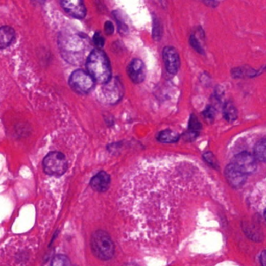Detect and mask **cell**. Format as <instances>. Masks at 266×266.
I'll use <instances>...</instances> for the list:
<instances>
[{
    "mask_svg": "<svg viewBox=\"0 0 266 266\" xmlns=\"http://www.w3.org/2000/svg\"><path fill=\"white\" fill-rule=\"evenodd\" d=\"M182 164L168 159H144L126 174L118 205L133 237L157 241L170 233Z\"/></svg>",
    "mask_w": 266,
    "mask_h": 266,
    "instance_id": "1",
    "label": "cell"
},
{
    "mask_svg": "<svg viewBox=\"0 0 266 266\" xmlns=\"http://www.w3.org/2000/svg\"><path fill=\"white\" fill-rule=\"evenodd\" d=\"M86 68L88 73L95 81L103 85L109 82L113 78L110 62L107 55L100 49L92 50L88 55Z\"/></svg>",
    "mask_w": 266,
    "mask_h": 266,
    "instance_id": "2",
    "label": "cell"
},
{
    "mask_svg": "<svg viewBox=\"0 0 266 266\" xmlns=\"http://www.w3.org/2000/svg\"><path fill=\"white\" fill-rule=\"evenodd\" d=\"M91 246L94 255L103 261L110 260L114 255L115 245L113 240L103 230H97L93 233L91 239Z\"/></svg>",
    "mask_w": 266,
    "mask_h": 266,
    "instance_id": "3",
    "label": "cell"
},
{
    "mask_svg": "<svg viewBox=\"0 0 266 266\" xmlns=\"http://www.w3.org/2000/svg\"><path fill=\"white\" fill-rule=\"evenodd\" d=\"M67 168V159L62 152H50L44 159L43 170L48 175L60 177L66 172Z\"/></svg>",
    "mask_w": 266,
    "mask_h": 266,
    "instance_id": "4",
    "label": "cell"
},
{
    "mask_svg": "<svg viewBox=\"0 0 266 266\" xmlns=\"http://www.w3.org/2000/svg\"><path fill=\"white\" fill-rule=\"evenodd\" d=\"M69 86L79 94H88L94 89L95 80L88 72L77 69L72 73L69 79Z\"/></svg>",
    "mask_w": 266,
    "mask_h": 266,
    "instance_id": "5",
    "label": "cell"
},
{
    "mask_svg": "<svg viewBox=\"0 0 266 266\" xmlns=\"http://www.w3.org/2000/svg\"><path fill=\"white\" fill-rule=\"evenodd\" d=\"M101 100L109 105H114L120 101L124 94V88L120 80L113 78L102 88Z\"/></svg>",
    "mask_w": 266,
    "mask_h": 266,
    "instance_id": "6",
    "label": "cell"
},
{
    "mask_svg": "<svg viewBox=\"0 0 266 266\" xmlns=\"http://www.w3.org/2000/svg\"><path fill=\"white\" fill-rule=\"evenodd\" d=\"M257 159L249 152H243L238 154L233 159V163L244 174H253L257 169Z\"/></svg>",
    "mask_w": 266,
    "mask_h": 266,
    "instance_id": "7",
    "label": "cell"
},
{
    "mask_svg": "<svg viewBox=\"0 0 266 266\" xmlns=\"http://www.w3.org/2000/svg\"><path fill=\"white\" fill-rule=\"evenodd\" d=\"M162 57L167 72L171 75H176L180 66V57L177 50L174 47H165L162 52Z\"/></svg>",
    "mask_w": 266,
    "mask_h": 266,
    "instance_id": "8",
    "label": "cell"
},
{
    "mask_svg": "<svg viewBox=\"0 0 266 266\" xmlns=\"http://www.w3.org/2000/svg\"><path fill=\"white\" fill-rule=\"evenodd\" d=\"M225 177L229 184L234 188H240L245 184L247 180V175L233 163L226 167Z\"/></svg>",
    "mask_w": 266,
    "mask_h": 266,
    "instance_id": "9",
    "label": "cell"
},
{
    "mask_svg": "<svg viewBox=\"0 0 266 266\" xmlns=\"http://www.w3.org/2000/svg\"><path fill=\"white\" fill-rule=\"evenodd\" d=\"M61 6L68 14L75 18L83 19L86 16V7L82 1L65 0V1H62Z\"/></svg>",
    "mask_w": 266,
    "mask_h": 266,
    "instance_id": "10",
    "label": "cell"
},
{
    "mask_svg": "<svg viewBox=\"0 0 266 266\" xmlns=\"http://www.w3.org/2000/svg\"><path fill=\"white\" fill-rule=\"evenodd\" d=\"M128 74L131 81L135 84H140L146 79V67L142 60L134 59L128 66Z\"/></svg>",
    "mask_w": 266,
    "mask_h": 266,
    "instance_id": "11",
    "label": "cell"
},
{
    "mask_svg": "<svg viewBox=\"0 0 266 266\" xmlns=\"http://www.w3.org/2000/svg\"><path fill=\"white\" fill-rule=\"evenodd\" d=\"M85 44L81 35H75L69 37L66 41L62 40V50L66 52V55H81V51L85 49Z\"/></svg>",
    "mask_w": 266,
    "mask_h": 266,
    "instance_id": "12",
    "label": "cell"
},
{
    "mask_svg": "<svg viewBox=\"0 0 266 266\" xmlns=\"http://www.w3.org/2000/svg\"><path fill=\"white\" fill-rule=\"evenodd\" d=\"M110 184V176L105 171L98 173L91 180V187L98 192L106 191L109 189Z\"/></svg>",
    "mask_w": 266,
    "mask_h": 266,
    "instance_id": "13",
    "label": "cell"
},
{
    "mask_svg": "<svg viewBox=\"0 0 266 266\" xmlns=\"http://www.w3.org/2000/svg\"><path fill=\"white\" fill-rule=\"evenodd\" d=\"M15 38V32L9 26H2L0 29V47L2 50L8 47Z\"/></svg>",
    "mask_w": 266,
    "mask_h": 266,
    "instance_id": "14",
    "label": "cell"
},
{
    "mask_svg": "<svg viewBox=\"0 0 266 266\" xmlns=\"http://www.w3.org/2000/svg\"><path fill=\"white\" fill-rule=\"evenodd\" d=\"M157 139L160 142L171 144V143L177 142L180 139V135L171 130H165L158 134Z\"/></svg>",
    "mask_w": 266,
    "mask_h": 266,
    "instance_id": "15",
    "label": "cell"
},
{
    "mask_svg": "<svg viewBox=\"0 0 266 266\" xmlns=\"http://www.w3.org/2000/svg\"><path fill=\"white\" fill-rule=\"evenodd\" d=\"M223 116L229 122H233L237 119L238 112L231 102H227L223 107Z\"/></svg>",
    "mask_w": 266,
    "mask_h": 266,
    "instance_id": "16",
    "label": "cell"
},
{
    "mask_svg": "<svg viewBox=\"0 0 266 266\" xmlns=\"http://www.w3.org/2000/svg\"><path fill=\"white\" fill-rule=\"evenodd\" d=\"M254 156L257 160L266 162V139L261 140L255 144Z\"/></svg>",
    "mask_w": 266,
    "mask_h": 266,
    "instance_id": "17",
    "label": "cell"
},
{
    "mask_svg": "<svg viewBox=\"0 0 266 266\" xmlns=\"http://www.w3.org/2000/svg\"><path fill=\"white\" fill-rule=\"evenodd\" d=\"M202 129V124L199 122V119L195 117V115H191L189 121V131L188 132L199 135V131Z\"/></svg>",
    "mask_w": 266,
    "mask_h": 266,
    "instance_id": "18",
    "label": "cell"
},
{
    "mask_svg": "<svg viewBox=\"0 0 266 266\" xmlns=\"http://www.w3.org/2000/svg\"><path fill=\"white\" fill-rule=\"evenodd\" d=\"M50 266H69V258L63 255H56Z\"/></svg>",
    "mask_w": 266,
    "mask_h": 266,
    "instance_id": "19",
    "label": "cell"
},
{
    "mask_svg": "<svg viewBox=\"0 0 266 266\" xmlns=\"http://www.w3.org/2000/svg\"><path fill=\"white\" fill-rule=\"evenodd\" d=\"M204 159L208 162L209 165H212L214 168L218 167V162H217L215 156H214L212 152H206L203 155Z\"/></svg>",
    "mask_w": 266,
    "mask_h": 266,
    "instance_id": "20",
    "label": "cell"
},
{
    "mask_svg": "<svg viewBox=\"0 0 266 266\" xmlns=\"http://www.w3.org/2000/svg\"><path fill=\"white\" fill-rule=\"evenodd\" d=\"M190 44L198 53H200V54H204L203 49L201 46L199 41H198L197 38H195L194 35H192L190 37Z\"/></svg>",
    "mask_w": 266,
    "mask_h": 266,
    "instance_id": "21",
    "label": "cell"
},
{
    "mask_svg": "<svg viewBox=\"0 0 266 266\" xmlns=\"http://www.w3.org/2000/svg\"><path fill=\"white\" fill-rule=\"evenodd\" d=\"M202 114L204 115L205 118L207 119H209V120H213L214 118H215V110L212 106H209L205 109V110L204 111Z\"/></svg>",
    "mask_w": 266,
    "mask_h": 266,
    "instance_id": "22",
    "label": "cell"
},
{
    "mask_svg": "<svg viewBox=\"0 0 266 266\" xmlns=\"http://www.w3.org/2000/svg\"><path fill=\"white\" fill-rule=\"evenodd\" d=\"M93 41H94V45L99 47V48L100 49L104 46V38H103L101 34L99 33V32H96V33L94 34V36H93Z\"/></svg>",
    "mask_w": 266,
    "mask_h": 266,
    "instance_id": "23",
    "label": "cell"
},
{
    "mask_svg": "<svg viewBox=\"0 0 266 266\" xmlns=\"http://www.w3.org/2000/svg\"><path fill=\"white\" fill-rule=\"evenodd\" d=\"M155 29H154V38L155 39L159 40L160 39L161 35H162V32H161L160 25L158 23L157 20L155 22Z\"/></svg>",
    "mask_w": 266,
    "mask_h": 266,
    "instance_id": "24",
    "label": "cell"
},
{
    "mask_svg": "<svg viewBox=\"0 0 266 266\" xmlns=\"http://www.w3.org/2000/svg\"><path fill=\"white\" fill-rule=\"evenodd\" d=\"M104 29L108 35H113L114 32V26L111 21H106L105 23Z\"/></svg>",
    "mask_w": 266,
    "mask_h": 266,
    "instance_id": "25",
    "label": "cell"
},
{
    "mask_svg": "<svg viewBox=\"0 0 266 266\" xmlns=\"http://www.w3.org/2000/svg\"><path fill=\"white\" fill-rule=\"evenodd\" d=\"M260 262H261V266H266V250L263 251L260 255Z\"/></svg>",
    "mask_w": 266,
    "mask_h": 266,
    "instance_id": "26",
    "label": "cell"
},
{
    "mask_svg": "<svg viewBox=\"0 0 266 266\" xmlns=\"http://www.w3.org/2000/svg\"><path fill=\"white\" fill-rule=\"evenodd\" d=\"M205 4H208V5H209V7H211L210 5H212V4H213L214 7H216L217 5L219 4V2H212V1H210V2H205Z\"/></svg>",
    "mask_w": 266,
    "mask_h": 266,
    "instance_id": "27",
    "label": "cell"
},
{
    "mask_svg": "<svg viewBox=\"0 0 266 266\" xmlns=\"http://www.w3.org/2000/svg\"><path fill=\"white\" fill-rule=\"evenodd\" d=\"M264 219H265V220H266V209L264 210Z\"/></svg>",
    "mask_w": 266,
    "mask_h": 266,
    "instance_id": "28",
    "label": "cell"
},
{
    "mask_svg": "<svg viewBox=\"0 0 266 266\" xmlns=\"http://www.w3.org/2000/svg\"><path fill=\"white\" fill-rule=\"evenodd\" d=\"M126 266H133V265H131V264H129V265H126Z\"/></svg>",
    "mask_w": 266,
    "mask_h": 266,
    "instance_id": "29",
    "label": "cell"
}]
</instances>
